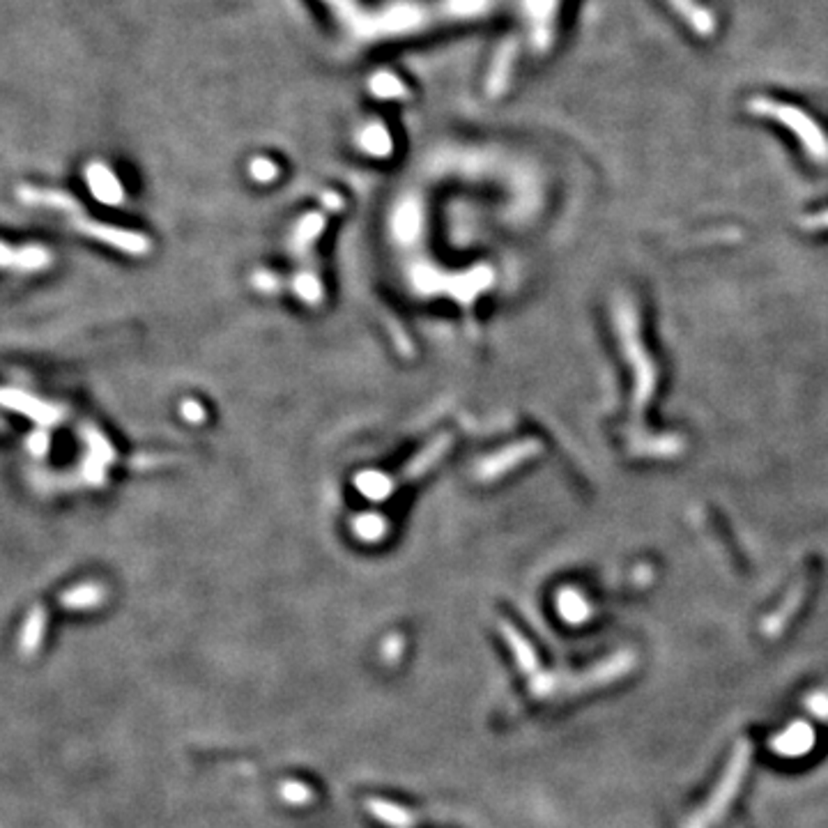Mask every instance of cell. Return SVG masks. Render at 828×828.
Segmentation results:
<instances>
[{
  "label": "cell",
  "instance_id": "7a4b0ae2",
  "mask_svg": "<svg viewBox=\"0 0 828 828\" xmlns=\"http://www.w3.org/2000/svg\"><path fill=\"white\" fill-rule=\"evenodd\" d=\"M51 265V253L48 249L39 247V244H26L16 251V265L24 271H39L44 267Z\"/></svg>",
  "mask_w": 828,
  "mask_h": 828
},
{
  "label": "cell",
  "instance_id": "6da1fadb",
  "mask_svg": "<svg viewBox=\"0 0 828 828\" xmlns=\"http://www.w3.org/2000/svg\"><path fill=\"white\" fill-rule=\"evenodd\" d=\"M0 405L26 414V417H30V419H35L42 426H51L60 419V409L42 403V400L33 398V396L19 389H0Z\"/></svg>",
  "mask_w": 828,
  "mask_h": 828
},
{
  "label": "cell",
  "instance_id": "277c9868",
  "mask_svg": "<svg viewBox=\"0 0 828 828\" xmlns=\"http://www.w3.org/2000/svg\"><path fill=\"white\" fill-rule=\"evenodd\" d=\"M16 265V251L7 247L5 242H0V267H15Z\"/></svg>",
  "mask_w": 828,
  "mask_h": 828
},
{
  "label": "cell",
  "instance_id": "3957f363",
  "mask_svg": "<svg viewBox=\"0 0 828 828\" xmlns=\"http://www.w3.org/2000/svg\"><path fill=\"white\" fill-rule=\"evenodd\" d=\"M28 449L33 456H44L48 451V438L44 433H35L28 438Z\"/></svg>",
  "mask_w": 828,
  "mask_h": 828
}]
</instances>
